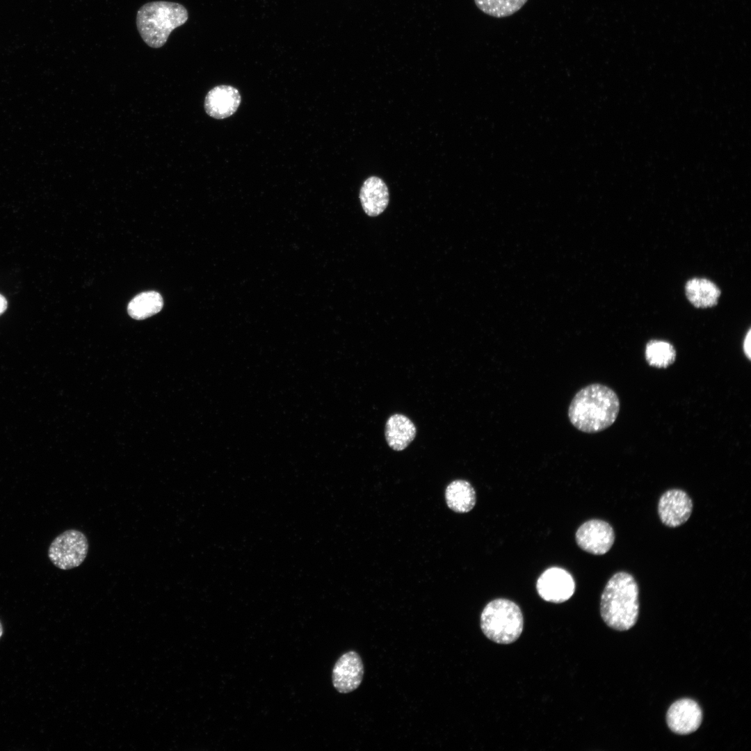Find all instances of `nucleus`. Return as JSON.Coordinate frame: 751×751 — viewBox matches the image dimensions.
<instances>
[{
  "label": "nucleus",
  "instance_id": "1",
  "mask_svg": "<svg viewBox=\"0 0 751 751\" xmlns=\"http://www.w3.org/2000/svg\"><path fill=\"white\" fill-rule=\"evenodd\" d=\"M620 400L609 387L593 383L583 387L573 397L569 408L570 423L586 433L601 432L616 420Z\"/></svg>",
  "mask_w": 751,
  "mask_h": 751
},
{
  "label": "nucleus",
  "instance_id": "2",
  "mask_svg": "<svg viewBox=\"0 0 751 751\" xmlns=\"http://www.w3.org/2000/svg\"><path fill=\"white\" fill-rule=\"evenodd\" d=\"M639 588L634 577L624 571L614 574L606 583L600 601V614L610 628L627 631L637 622Z\"/></svg>",
  "mask_w": 751,
  "mask_h": 751
},
{
  "label": "nucleus",
  "instance_id": "3",
  "mask_svg": "<svg viewBox=\"0 0 751 751\" xmlns=\"http://www.w3.org/2000/svg\"><path fill=\"white\" fill-rule=\"evenodd\" d=\"M188 13L181 4L156 1L143 5L136 15V26L144 42L152 48L162 47L170 34L184 24Z\"/></svg>",
  "mask_w": 751,
  "mask_h": 751
},
{
  "label": "nucleus",
  "instance_id": "4",
  "mask_svg": "<svg viewBox=\"0 0 751 751\" xmlns=\"http://www.w3.org/2000/svg\"><path fill=\"white\" fill-rule=\"evenodd\" d=\"M480 624L488 639L499 644H510L522 634L524 619L516 603L499 598L485 606L481 615Z\"/></svg>",
  "mask_w": 751,
  "mask_h": 751
},
{
  "label": "nucleus",
  "instance_id": "5",
  "mask_svg": "<svg viewBox=\"0 0 751 751\" xmlns=\"http://www.w3.org/2000/svg\"><path fill=\"white\" fill-rule=\"evenodd\" d=\"M88 551L86 536L80 531L69 529L54 538L49 547L48 556L56 567L67 570L79 566Z\"/></svg>",
  "mask_w": 751,
  "mask_h": 751
},
{
  "label": "nucleus",
  "instance_id": "6",
  "mask_svg": "<svg viewBox=\"0 0 751 751\" xmlns=\"http://www.w3.org/2000/svg\"><path fill=\"white\" fill-rule=\"evenodd\" d=\"M575 539L578 546L583 551L594 555H603L612 547L615 532L607 522L593 519L579 527Z\"/></svg>",
  "mask_w": 751,
  "mask_h": 751
},
{
  "label": "nucleus",
  "instance_id": "7",
  "mask_svg": "<svg viewBox=\"0 0 751 751\" xmlns=\"http://www.w3.org/2000/svg\"><path fill=\"white\" fill-rule=\"evenodd\" d=\"M536 590L542 599L559 604L567 601L573 595L575 582L566 570L552 567L543 572L538 579Z\"/></svg>",
  "mask_w": 751,
  "mask_h": 751
},
{
  "label": "nucleus",
  "instance_id": "8",
  "mask_svg": "<svg viewBox=\"0 0 751 751\" xmlns=\"http://www.w3.org/2000/svg\"><path fill=\"white\" fill-rule=\"evenodd\" d=\"M693 501L688 494L681 489L665 491L658 503V515L661 522L670 528L684 524L693 511Z\"/></svg>",
  "mask_w": 751,
  "mask_h": 751
},
{
  "label": "nucleus",
  "instance_id": "9",
  "mask_svg": "<svg viewBox=\"0 0 751 751\" xmlns=\"http://www.w3.org/2000/svg\"><path fill=\"white\" fill-rule=\"evenodd\" d=\"M667 725L675 734L686 735L695 732L702 721V711L697 702L689 698L677 700L666 714Z\"/></svg>",
  "mask_w": 751,
  "mask_h": 751
},
{
  "label": "nucleus",
  "instance_id": "10",
  "mask_svg": "<svg viewBox=\"0 0 751 751\" xmlns=\"http://www.w3.org/2000/svg\"><path fill=\"white\" fill-rule=\"evenodd\" d=\"M364 665L360 655L350 651L336 662L332 670V684L341 693H348L357 689L362 683Z\"/></svg>",
  "mask_w": 751,
  "mask_h": 751
},
{
  "label": "nucleus",
  "instance_id": "11",
  "mask_svg": "<svg viewBox=\"0 0 751 751\" xmlns=\"http://www.w3.org/2000/svg\"><path fill=\"white\" fill-rule=\"evenodd\" d=\"M241 100V95L236 88L228 85L217 86L207 94L204 108L211 117L224 119L236 111Z\"/></svg>",
  "mask_w": 751,
  "mask_h": 751
},
{
  "label": "nucleus",
  "instance_id": "12",
  "mask_svg": "<svg viewBox=\"0 0 751 751\" xmlns=\"http://www.w3.org/2000/svg\"><path fill=\"white\" fill-rule=\"evenodd\" d=\"M359 197L364 212L371 217L382 213L389 200L387 186L381 178L376 176L365 179L360 188Z\"/></svg>",
  "mask_w": 751,
  "mask_h": 751
},
{
  "label": "nucleus",
  "instance_id": "13",
  "mask_svg": "<svg viewBox=\"0 0 751 751\" xmlns=\"http://www.w3.org/2000/svg\"><path fill=\"white\" fill-rule=\"evenodd\" d=\"M417 428L412 420L403 414H394L387 420L385 436L388 446L393 450L405 449L414 440Z\"/></svg>",
  "mask_w": 751,
  "mask_h": 751
},
{
  "label": "nucleus",
  "instance_id": "14",
  "mask_svg": "<svg viewBox=\"0 0 751 751\" xmlns=\"http://www.w3.org/2000/svg\"><path fill=\"white\" fill-rule=\"evenodd\" d=\"M685 294L696 308H708L717 305L720 296L719 287L711 280L693 277L685 284Z\"/></svg>",
  "mask_w": 751,
  "mask_h": 751
},
{
  "label": "nucleus",
  "instance_id": "15",
  "mask_svg": "<svg viewBox=\"0 0 751 751\" xmlns=\"http://www.w3.org/2000/svg\"><path fill=\"white\" fill-rule=\"evenodd\" d=\"M448 507L458 513L469 512L476 502V492L467 481L457 479L451 482L445 490Z\"/></svg>",
  "mask_w": 751,
  "mask_h": 751
},
{
  "label": "nucleus",
  "instance_id": "16",
  "mask_svg": "<svg viewBox=\"0 0 751 751\" xmlns=\"http://www.w3.org/2000/svg\"><path fill=\"white\" fill-rule=\"evenodd\" d=\"M163 305L161 295L156 291H149L136 296L129 302L127 311L131 318L143 320L157 314Z\"/></svg>",
  "mask_w": 751,
  "mask_h": 751
},
{
  "label": "nucleus",
  "instance_id": "17",
  "mask_svg": "<svg viewBox=\"0 0 751 751\" xmlns=\"http://www.w3.org/2000/svg\"><path fill=\"white\" fill-rule=\"evenodd\" d=\"M645 355L649 366L659 369L672 365L677 357L675 348L672 344L659 339H652L647 343Z\"/></svg>",
  "mask_w": 751,
  "mask_h": 751
},
{
  "label": "nucleus",
  "instance_id": "18",
  "mask_svg": "<svg viewBox=\"0 0 751 751\" xmlns=\"http://www.w3.org/2000/svg\"><path fill=\"white\" fill-rule=\"evenodd\" d=\"M528 0H474L483 13L497 18L509 17L519 10Z\"/></svg>",
  "mask_w": 751,
  "mask_h": 751
},
{
  "label": "nucleus",
  "instance_id": "19",
  "mask_svg": "<svg viewBox=\"0 0 751 751\" xmlns=\"http://www.w3.org/2000/svg\"><path fill=\"white\" fill-rule=\"evenodd\" d=\"M750 341H751V330L749 329L747 334H746V335H745V339H744V341H743V345L744 353H745V356L748 357V359L749 360H751V357H750L751 356V353H750V352H751V349H750L751 342H750Z\"/></svg>",
  "mask_w": 751,
  "mask_h": 751
},
{
  "label": "nucleus",
  "instance_id": "20",
  "mask_svg": "<svg viewBox=\"0 0 751 751\" xmlns=\"http://www.w3.org/2000/svg\"><path fill=\"white\" fill-rule=\"evenodd\" d=\"M7 308V300L3 296L0 294V315L2 314Z\"/></svg>",
  "mask_w": 751,
  "mask_h": 751
},
{
  "label": "nucleus",
  "instance_id": "21",
  "mask_svg": "<svg viewBox=\"0 0 751 751\" xmlns=\"http://www.w3.org/2000/svg\"><path fill=\"white\" fill-rule=\"evenodd\" d=\"M3 633V627L2 623L0 621V639H1Z\"/></svg>",
  "mask_w": 751,
  "mask_h": 751
}]
</instances>
